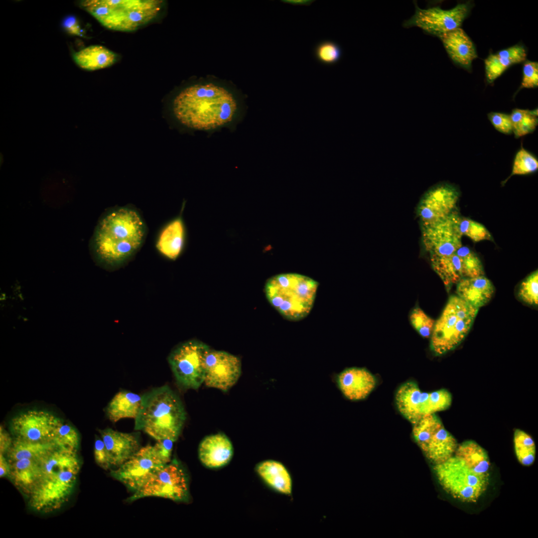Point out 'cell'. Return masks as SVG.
<instances>
[{
  "instance_id": "45",
  "label": "cell",
  "mask_w": 538,
  "mask_h": 538,
  "mask_svg": "<svg viewBox=\"0 0 538 538\" xmlns=\"http://www.w3.org/2000/svg\"><path fill=\"white\" fill-rule=\"evenodd\" d=\"M486 78L489 83L493 82L506 69L500 63L496 54H491L485 60Z\"/></svg>"
},
{
  "instance_id": "47",
  "label": "cell",
  "mask_w": 538,
  "mask_h": 538,
  "mask_svg": "<svg viewBox=\"0 0 538 538\" xmlns=\"http://www.w3.org/2000/svg\"><path fill=\"white\" fill-rule=\"evenodd\" d=\"M63 27L70 34L80 37H84V31L81 27L77 18L73 15H69L63 21Z\"/></svg>"
},
{
  "instance_id": "42",
  "label": "cell",
  "mask_w": 538,
  "mask_h": 538,
  "mask_svg": "<svg viewBox=\"0 0 538 538\" xmlns=\"http://www.w3.org/2000/svg\"><path fill=\"white\" fill-rule=\"evenodd\" d=\"M521 88H534L538 86V63L527 61L523 66Z\"/></svg>"
},
{
  "instance_id": "19",
  "label": "cell",
  "mask_w": 538,
  "mask_h": 538,
  "mask_svg": "<svg viewBox=\"0 0 538 538\" xmlns=\"http://www.w3.org/2000/svg\"><path fill=\"white\" fill-rule=\"evenodd\" d=\"M335 381L344 397L351 401L365 399L376 385L374 376L363 368H347L336 375Z\"/></svg>"
},
{
  "instance_id": "21",
  "label": "cell",
  "mask_w": 538,
  "mask_h": 538,
  "mask_svg": "<svg viewBox=\"0 0 538 538\" xmlns=\"http://www.w3.org/2000/svg\"><path fill=\"white\" fill-rule=\"evenodd\" d=\"M233 447L229 438L218 433L204 437L198 447V456L205 467L216 469L228 464L232 458Z\"/></svg>"
},
{
  "instance_id": "31",
  "label": "cell",
  "mask_w": 538,
  "mask_h": 538,
  "mask_svg": "<svg viewBox=\"0 0 538 538\" xmlns=\"http://www.w3.org/2000/svg\"><path fill=\"white\" fill-rule=\"evenodd\" d=\"M432 267L448 290L465 278L462 258L455 252L447 256L430 258Z\"/></svg>"
},
{
  "instance_id": "15",
  "label": "cell",
  "mask_w": 538,
  "mask_h": 538,
  "mask_svg": "<svg viewBox=\"0 0 538 538\" xmlns=\"http://www.w3.org/2000/svg\"><path fill=\"white\" fill-rule=\"evenodd\" d=\"M59 419L46 411L29 410L11 419L10 430L14 438L35 442H51Z\"/></svg>"
},
{
  "instance_id": "46",
  "label": "cell",
  "mask_w": 538,
  "mask_h": 538,
  "mask_svg": "<svg viewBox=\"0 0 538 538\" xmlns=\"http://www.w3.org/2000/svg\"><path fill=\"white\" fill-rule=\"evenodd\" d=\"M169 439H163L157 440L153 446L155 453L158 458L164 463L170 462L173 442Z\"/></svg>"
},
{
  "instance_id": "38",
  "label": "cell",
  "mask_w": 538,
  "mask_h": 538,
  "mask_svg": "<svg viewBox=\"0 0 538 538\" xmlns=\"http://www.w3.org/2000/svg\"><path fill=\"white\" fill-rule=\"evenodd\" d=\"M538 168V161L536 157L521 147L517 152L513 164L511 176L514 175H525L536 171Z\"/></svg>"
},
{
  "instance_id": "50",
  "label": "cell",
  "mask_w": 538,
  "mask_h": 538,
  "mask_svg": "<svg viewBox=\"0 0 538 538\" xmlns=\"http://www.w3.org/2000/svg\"><path fill=\"white\" fill-rule=\"evenodd\" d=\"M284 3L294 5H310L314 0H284Z\"/></svg>"
},
{
  "instance_id": "43",
  "label": "cell",
  "mask_w": 538,
  "mask_h": 538,
  "mask_svg": "<svg viewBox=\"0 0 538 538\" xmlns=\"http://www.w3.org/2000/svg\"><path fill=\"white\" fill-rule=\"evenodd\" d=\"M488 117L492 125L499 132L506 134L513 133L510 115L499 112H491Z\"/></svg>"
},
{
  "instance_id": "7",
  "label": "cell",
  "mask_w": 538,
  "mask_h": 538,
  "mask_svg": "<svg viewBox=\"0 0 538 538\" xmlns=\"http://www.w3.org/2000/svg\"><path fill=\"white\" fill-rule=\"evenodd\" d=\"M478 310L458 296H451L435 322L430 341L433 353L442 355L460 345L469 333Z\"/></svg>"
},
{
  "instance_id": "41",
  "label": "cell",
  "mask_w": 538,
  "mask_h": 538,
  "mask_svg": "<svg viewBox=\"0 0 538 538\" xmlns=\"http://www.w3.org/2000/svg\"><path fill=\"white\" fill-rule=\"evenodd\" d=\"M452 396L447 390L442 389L428 393L427 400V414L444 410L450 406Z\"/></svg>"
},
{
  "instance_id": "29",
  "label": "cell",
  "mask_w": 538,
  "mask_h": 538,
  "mask_svg": "<svg viewBox=\"0 0 538 538\" xmlns=\"http://www.w3.org/2000/svg\"><path fill=\"white\" fill-rule=\"evenodd\" d=\"M184 240V228L181 218L169 223L159 237L156 247L165 257L175 260L182 251Z\"/></svg>"
},
{
  "instance_id": "13",
  "label": "cell",
  "mask_w": 538,
  "mask_h": 538,
  "mask_svg": "<svg viewBox=\"0 0 538 538\" xmlns=\"http://www.w3.org/2000/svg\"><path fill=\"white\" fill-rule=\"evenodd\" d=\"M470 10L468 3H459L450 9L438 6L421 9L416 6L414 15L405 23L407 26H417L440 37L460 27Z\"/></svg>"
},
{
  "instance_id": "30",
  "label": "cell",
  "mask_w": 538,
  "mask_h": 538,
  "mask_svg": "<svg viewBox=\"0 0 538 538\" xmlns=\"http://www.w3.org/2000/svg\"><path fill=\"white\" fill-rule=\"evenodd\" d=\"M454 456L462 460L474 472L489 474L490 462L486 451L476 442L465 441L458 444Z\"/></svg>"
},
{
  "instance_id": "3",
  "label": "cell",
  "mask_w": 538,
  "mask_h": 538,
  "mask_svg": "<svg viewBox=\"0 0 538 538\" xmlns=\"http://www.w3.org/2000/svg\"><path fill=\"white\" fill-rule=\"evenodd\" d=\"M144 233L143 222L136 211L127 208L115 210L99 224L94 239L96 252L103 262L119 264L139 248Z\"/></svg>"
},
{
  "instance_id": "5",
  "label": "cell",
  "mask_w": 538,
  "mask_h": 538,
  "mask_svg": "<svg viewBox=\"0 0 538 538\" xmlns=\"http://www.w3.org/2000/svg\"><path fill=\"white\" fill-rule=\"evenodd\" d=\"M318 286V282L307 276L283 273L269 278L265 291L269 302L281 315L296 321L310 312Z\"/></svg>"
},
{
  "instance_id": "16",
  "label": "cell",
  "mask_w": 538,
  "mask_h": 538,
  "mask_svg": "<svg viewBox=\"0 0 538 538\" xmlns=\"http://www.w3.org/2000/svg\"><path fill=\"white\" fill-rule=\"evenodd\" d=\"M460 193L454 186L442 183L429 189L419 202L417 213L421 226L442 219L456 209Z\"/></svg>"
},
{
  "instance_id": "27",
  "label": "cell",
  "mask_w": 538,
  "mask_h": 538,
  "mask_svg": "<svg viewBox=\"0 0 538 538\" xmlns=\"http://www.w3.org/2000/svg\"><path fill=\"white\" fill-rule=\"evenodd\" d=\"M141 397L127 391H121L116 394L107 407V414L109 419L116 422L121 419H135L140 410Z\"/></svg>"
},
{
  "instance_id": "14",
  "label": "cell",
  "mask_w": 538,
  "mask_h": 538,
  "mask_svg": "<svg viewBox=\"0 0 538 538\" xmlns=\"http://www.w3.org/2000/svg\"><path fill=\"white\" fill-rule=\"evenodd\" d=\"M165 464L155 453L153 446L148 444L140 447L123 464L111 470L110 474L134 493Z\"/></svg>"
},
{
  "instance_id": "8",
  "label": "cell",
  "mask_w": 538,
  "mask_h": 538,
  "mask_svg": "<svg viewBox=\"0 0 538 538\" xmlns=\"http://www.w3.org/2000/svg\"><path fill=\"white\" fill-rule=\"evenodd\" d=\"M434 471L443 489L464 502H476L489 484V474L474 472L455 456L435 465Z\"/></svg>"
},
{
  "instance_id": "44",
  "label": "cell",
  "mask_w": 538,
  "mask_h": 538,
  "mask_svg": "<svg viewBox=\"0 0 538 538\" xmlns=\"http://www.w3.org/2000/svg\"><path fill=\"white\" fill-rule=\"evenodd\" d=\"M94 456L97 464L102 469L107 470L112 466L105 444L102 438L97 436L95 440Z\"/></svg>"
},
{
  "instance_id": "37",
  "label": "cell",
  "mask_w": 538,
  "mask_h": 538,
  "mask_svg": "<svg viewBox=\"0 0 538 538\" xmlns=\"http://www.w3.org/2000/svg\"><path fill=\"white\" fill-rule=\"evenodd\" d=\"M458 228L462 235L468 237L475 242L493 240L491 234L484 226L470 219L460 216Z\"/></svg>"
},
{
  "instance_id": "25",
  "label": "cell",
  "mask_w": 538,
  "mask_h": 538,
  "mask_svg": "<svg viewBox=\"0 0 538 538\" xmlns=\"http://www.w3.org/2000/svg\"><path fill=\"white\" fill-rule=\"evenodd\" d=\"M494 290L492 282L484 275L463 278L457 283L456 287L457 296L478 308L490 300Z\"/></svg>"
},
{
  "instance_id": "22",
  "label": "cell",
  "mask_w": 538,
  "mask_h": 538,
  "mask_svg": "<svg viewBox=\"0 0 538 538\" xmlns=\"http://www.w3.org/2000/svg\"><path fill=\"white\" fill-rule=\"evenodd\" d=\"M256 472L263 482L275 492L292 497L293 479L287 467L281 462L269 459L256 466Z\"/></svg>"
},
{
  "instance_id": "18",
  "label": "cell",
  "mask_w": 538,
  "mask_h": 538,
  "mask_svg": "<svg viewBox=\"0 0 538 538\" xmlns=\"http://www.w3.org/2000/svg\"><path fill=\"white\" fill-rule=\"evenodd\" d=\"M99 431L112 466L120 467L140 448L137 433L122 432L110 428Z\"/></svg>"
},
{
  "instance_id": "34",
  "label": "cell",
  "mask_w": 538,
  "mask_h": 538,
  "mask_svg": "<svg viewBox=\"0 0 538 538\" xmlns=\"http://www.w3.org/2000/svg\"><path fill=\"white\" fill-rule=\"evenodd\" d=\"M53 442L59 448L77 452L80 437L73 426L59 419L54 430Z\"/></svg>"
},
{
  "instance_id": "10",
  "label": "cell",
  "mask_w": 538,
  "mask_h": 538,
  "mask_svg": "<svg viewBox=\"0 0 538 538\" xmlns=\"http://www.w3.org/2000/svg\"><path fill=\"white\" fill-rule=\"evenodd\" d=\"M210 349L204 343L192 340L179 344L171 352L168 363L180 385L196 390L204 383L205 360Z\"/></svg>"
},
{
  "instance_id": "39",
  "label": "cell",
  "mask_w": 538,
  "mask_h": 538,
  "mask_svg": "<svg viewBox=\"0 0 538 538\" xmlns=\"http://www.w3.org/2000/svg\"><path fill=\"white\" fill-rule=\"evenodd\" d=\"M520 298L531 305L538 304V272L536 270L521 284L518 292Z\"/></svg>"
},
{
  "instance_id": "1",
  "label": "cell",
  "mask_w": 538,
  "mask_h": 538,
  "mask_svg": "<svg viewBox=\"0 0 538 538\" xmlns=\"http://www.w3.org/2000/svg\"><path fill=\"white\" fill-rule=\"evenodd\" d=\"M238 110L233 94L213 83L189 86L176 95L172 104L177 122L192 131L212 132L235 126Z\"/></svg>"
},
{
  "instance_id": "32",
  "label": "cell",
  "mask_w": 538,
  "mask_h": 538,
  "mask_svg": "<svg viewBox=\"0 0 538 538\" xmlns=\"http://www.w3.org/2000/svg\"><path fill=\"white\" fill-rule=\"evenodd\" d=\"M510 115L512 121L513 133L516 138L533 133L538 124L537 110L530 111L515 109Z\"/></svg>"
},
{
  "instance_id": "28",
  "label": "cell",
  "mask_w": 538,
  "mask_h": 538,
  "mask_svg": "<svg viewBox=\"0 0 538 538\" xmlns=\"http://www.w3.org/2000/svg\"><path fill=\"white\" fill-rule=\"evenodd\" d=\"M59 448L53 441L30 442L13 438L12 444L4 455L9 463L22 459H41Z\"/></svg>"
},
{
  "instance_id": "12",
  "label": "cell",
  "mask_w": 538,
  "mask_h": 538,
  "mask_svg": "<svg viewBox=\"0 0 538 538\" xmlns=\"http://www.w3.org/2000/svg\"><path fill=\"white\" fill-rule=\"evenodd\" d=\"M457 210L446 217L421 226L423 243L430 258L449 256L462 246Z\"/></svg>"
},
{
  "instance_id": "6",
  "label": "cell",
  "mask_w": 538,
  "mask_h": 538,
  "mask_svg": "<svg viewBox=\"0 0 538 538\" xmlns=\"http://www.w3.org/2000/svg\"><path fill=\"white\" fill-rule=\"evenodd\" d=\"M163 3L161 0H85L80 6L108 29L131 31L156 16Z\"/></svg>"
},
{
  "instance_id": "48",
  "label": "cell",
  "mask_w": 538,
  "mask_h": 538,
  "mask_svg": "<svg viewBox=\"0 0 538 538\" xmlns=\"http://www.w3.org/2000/svg\"><path fill=\"white\" fill-rule=\"evenodd\" d=\"M13 441L9 433L1 425L0 427V453L5 455Z\"/></svg>"
},
{
  "instance_id": "36",
  "label": "cell",
  "mask_w": 538,
  "mask_h": 538,
  "mask_svg": "<svg viewBox=\"0 0 538 538\" xmlns=\"http://www.w3.org/2000/svg\"><path fill=\"white\" fill-rule=\"evenodd\" d=\"M455 253L462 258L465 278L477 277L484 274L481 261L473 251L468 247L461 246Z\"/></svg>"
},
{
  "instance_id": "26",
  "label": "cell",
  "mask_w": 538,
  "mask_h": 538,
  "mask_svg": "<svg viewBox=\"0 0 538 538\" xmlns=\"http://www.w3.org/2000/svg\"><path fill=\"white\" fill-rule=\"evenodd\" d=\"M73 58L80 68L93 71L111 66L116 61L117 56L103 46L93 45L75 52Z\"/></svg>"
},
{
  "instance_id": "11",
  "label": "cell",
  "mask_w": 538,
  "mask_h": 538,
  "mask_svg": "<svg viewBox=\"0 0 538 538\" xmlns=\"http://www.w3.org/2000/svg\"><path fill=\"white\" fill-rule=\"evenodd\" d=\"M187 477L181 466L173 461L163 465L128 499L133 501L147 497H158L183 501L188 496Z\"/></svg>"
},
{
  "instance_id": "9",
  "label": "cell",
  "mask_w": 538,
  "mask_h": 538,
  "mask_svg": "<svg viewBox=\"0 0 538 538\" xmlns=\"http://www.w3.org/2000/svg\"><path fill=\"white\" fill-rule=\"evenodd\" d=\"M412 425L416 443L435 465L453 456L458 445L457 440L435 413L425 415Z\"/></svg>"
},
{
  "instance_id": "40",
  "label": "cell",
  "mask_w": 538,
  "mask_h": 538,
  "mask_svg": "<svg viewBox=\"0 0 538 538\" xmlns=\"http://www.w3.org/2000/svg\"><path fill=\"white\" fill-rule=\"evenodd\" d=\"M409 319L412 326L422 337H431L435 322L421 309L414 308L410 314Z\"/></svg>"
},
{
  "instance_id": "23",
  "label": "cell",
  "mask_w": 538,
  "mask_h": 538,
  "mask_svg": "<svg viewBox=\"0 0 538 538\" xmlns=\"http://www.w3.org/2000/svg\"><path fill=\"white\" fill-rule=\"evenodd\" d=\"M47 457L22 459L9 463L8 477L15 487L27 497L40 478L43 462Z\"/></svg>"
},
{
  "instance_id": "2",
  "label": "cell",
  "mask_w": 538,
  "mask_h": 538,
  "mask_svg": "<svg viewBox=\"0 0 538 538\" xmlns=\"http://www.w3.org/2000/svg\"><path fill=\"white\" fill-rule=\"evenodd\" d=\"M80 469L77 452L58 448L44 460L40 478L28 497L33 510L49 513L70 498Z\"/></svg>"
},
{
  "instance_id": "33",
  "label": "cell",
  "mask_w": 538,
  "mask_h": 538,
  "mask_svg": "<svg viewBox=\"0 0 538 538\" xmlns=\"http://www.w3.org/2000/svg\"><path fill=\"white\" fill-rule=\"evenodd\" d=\"M514 444L519 462L525 466L533 464L536 457V445L532 437L524 431L516 429L514 434Z\"/></svg>"
},
{
  "instance_id": "49",
  "label": "cell",
  "mask_w": 538,
  "mask_h": 538,
  "mask_svg": "<svg viewBox=\"0 0 538 538\" xmlns=\"http://www.w3.org/2000/svg\"><path fill=\"white\" fill-rule=\"evenodd\" d=\"M9 463L5 456L0 453V477L8 476L9 472Z\"/></svg>"
},
{
  "instance_id": "4",
  "label": "cell",
  "mask_w": 538,
  "mask_h": 538,
  "mask_svg": "<svg viewBox=\"0 0 538 538\" xmlns=\"http://www.w3.org/2000/svg\"><path fill=\"white\" fill-rule=\"evenodd\" d=\"M186 419L179 396L167 385L154 388L141 396L134 429L142 430L156 440L178 438Z\"/></svg>"
},
{
  "instance_id": "17",
  "label": "cell",
  "mask_w": 538,
  "mask_h": 538,
  "mask_svg": "<svg viewBox=\"0 0 538 538\" xmlns=\"http://www.w3.org/2000/svg\"><path fill=\"white\" fill-rule=\"evenodd\" d=\"M241 374V362L238 357L210 349L205 360L204 383L206 386L226 392L237 383Z\"/></svg>"
},
{
  "instance_id": "35",
  "label": "cell",
  "mask_w": 538,
  "mask_h": 538,
  "mask_svg": "<svg viewBox=\"0 0 538 538\" xmlns=\"http://www.w3.org/2000/svg\"><path fill=\"white\" fill-rule=\"evenodd\" d=\"M314 54L316 59L320 63L332 65L340 59L342 50L336 42L325 40L320 41L315 46Z\"/></svg>"
},
{
  "instance_id": "20",
  "label": "cell",
  "mask_w": 538,
  "mask_h": 538,
  "mask_svg": "<svg viewBox=\"0 0 538 538\" xmlns=\"http://www.w3.org/2000/svg\"><path fill=\"white\" fill-rule=\"evenodd\" d=\"M428 393L422 392L417 384L408 381L402 385L395 395L397 407L400 413L412 424L427 415Z\"/></svg>"
},
{
  "instance_id": "24",
  "label": "cell",
  "mask_w": 538,
  "mask_h": 538,
  "mask_svg": "<svg viewBox=\"0 0 538 538\" xmlns=\"http://www.w3.org/2000/svg\"><path fill=\"white\" fill-rule=\"evenodd\" d=\"M451 59L464 68L471 67L477 57L475 46L466 32L459 27L439 37Z\"/></svg>"
}]
</instances>
